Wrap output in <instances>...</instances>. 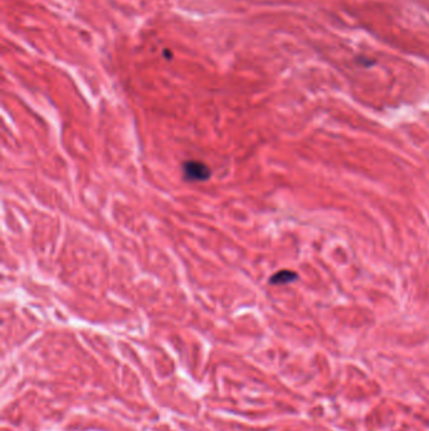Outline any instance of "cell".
I'll use <instances>...</instances> for the list:
<instances>
[{
	"label": "cell",
	"mask_w": 429,
	"mask_h": 431,
	"mask_svg": "<svg viewBox=\"0 0 429 431\" xmlns=\"http://www.w3.org/2000/svg\"><path fill=\"white\" fill-rule=\"evenodd\" d=\"M184 178L190 182H204L210 178L211 172L205 163L199 161H188L183 164Z\"/></svg>",
	"instance_id": "obj_1"
},
{
	"label": "cell",
	"mask_w": 429,
	"mask_h": 431,
	"mask_svg": "<svg viewBox=\"0 0 429 431\" xmlns=\"http://www.w3.org/2000/svg\"><path fill=\"white\" fill-rule=\"evenodd\" d=\"M297 279V274L290 270H281L271 278L270 283L273 285H283V284H289L291 281H295Z\"/></svg>",
	"instance_id": "obj_2"
},
{
	"label": "cell",
	"mask_w": 429,
	"mask_h": 431,
	"mask_svg": "<svg viewBox=\"0 0 429 431\" xmlns=\"http://www.w3.org/2000/svg\"><path fill=\"white\" fill-rule=\"evenodd\" d=\"M356 62L360 64H364V66H373V64H375V62L374 61H369V58H366V57H363V56H359L356 58Z\"/></svg>",
	"instance_id": "obj_3"
}]
</instances>
